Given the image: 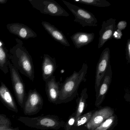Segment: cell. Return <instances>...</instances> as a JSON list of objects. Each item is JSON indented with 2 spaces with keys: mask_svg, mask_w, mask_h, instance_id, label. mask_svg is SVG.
Returning <instances> with one entry per match:
<instances>
[{
  "mask_svg": "<svg viewBox=\"0 0 130 130\" xmlns=\"http://www.w3.org/2000/svg\"><path fill=\"white\" fill-rule=\"evenodd\" d=\"M125 58L128 64L130 63V39H128L125 47Z\"/></svg>",
  "mask_w": 130,
  "mask_h": 130,
  "instance_id": "obj_25",
  "label": "cell"
},
{
  "mask_svg": "<svg viewBox=\"0 0 130 130\" xmlns=\"http://www.w3.org/2000/svg\"><path fill=\"white\" fill-rule=\"evenodd\" d=\"M87 89L85 88L82 90L79 97L77 101V107L75 111L76 121L78 118L83 115L87 106V99L88 98Z\"/></svg>",
  "mask_w": 130,
  "mask_h": 130,
  "instance_id": "obj_19",
  "label": "cell"
},
{
  "mask_svg": "<svg viewBox=\"0 0 130 130\" xmlns=\"http://www.w3.org/2000/svg\"><path fill=\"white\" fill-rule=\"evenodd\" d=\"M0 100L2 103L9 110L18 112L16 103L8 87L3 82L0 86Z\"/></svg>",
  "mask_w": 130,
  "mask_h": 130,
  "instance_id": "obj_15",
  "label": "cell"
},
{
  "mask_svg": "<svg viewBox=\"0 0 130 130\" xmlns=\"http://www.w3.org/2000/svg\"><path fill=\"white\" fill-rule=\"evenodd\" d=\"M116 20L110 18L103 21L102 28L99 32V38L98 48H101L105 43L112 38V36L116 28Z\"/></svg>",
  "mask_w": 130,
  "mask_h": 130,
  "instance_id": "obj_11",
  "label": "cell"
},
{
  "mask_svg": "<svg viewBox=\"0 0 130 130\" xmlns=\"http://www.w3.org/2000/svg\"><path fill=\"white\" fill-rule=\"evenodd\" d=\"M18 121L30 127L41 130H58L64 127L65 122L55 115H47L38 117L20 116Z\"/></svg>",
  "mask_w": 130,
  "mask_h": 130,
  "instance_id": "obj_3",
  "label": "cell"
},
{
  "mask_svg": "<svg viewBox=\"0 0 130 130\" xmlns=\"http://www.w3.org/2000/svg\"><path fill=\"white\" fill-rule=\"evenodd\" d=\"M112 78V71L111 64L108 67L102 79L98 91L96 92L95 106L99 108L105 100L109 89Z\"/></svg>",
  "mask_w": 130,
  "mask_h": 130,
  "instance_id": "obj_10",
  "label": "cell"
},
{
  "mask_svg": "<svg viewBox=\"0 0 130 130\" xmlns=\"http://www.w3.org/2000/svg\"><path fill=\"white\" fill-rule=\"evenodd\" d=\"M122 32L119 29H117L116 28L112 36V38H114L116 39H120L122 37Z\"/></svg>",
  "mask_w": 130,
  "mask_h": 130,
  "instance_id": "obj_26",
  "label": "cell"
},
{
  "mask_svg": "<svg viewBox=\"0 0 130 130\" xmlns=\"http://www.w3.org/2000/svg\"><path fill=\"white\" fill-rule=\"evenodd\" d=\"M32 6L42 14L54 17H65L70 14L54 0H29Z\"/></svg>",
  "mask_w": 130,
  "mask_h": 130,
  "instance_id": "obj_4",
  "label": "cell"
},
{
  "mask_svg": "<svg viewBox=\"0 0 130 130\" xmlns=\"http://www.w3.org/2000/svg\"><path fill=\"white\" fill-rule=\"evenodd\" d=\"M10 125H0V130H4L8 127H11Z\"/></svg>",
  "mask_w": 130,
  "mask_h": 130,
  "instance_id": "obj_28",
  "label": "cell"
},
{
  "mask_svg": "<svg viewBox=\"0 0 130 130\" xmlns=\"http://www.w3.org/2000/svg\"><path fill=\"white\" fill-rule=\"evenodd\" d=\"M62 1L74 15V22L79 23L83 27L97 26V19L92 13L67 1Z\"/></svg>",
  "mask_w": 130,
  "mask_h": 130,
  "instance_id": "obj_5",
  "label": "cell"
},
{
  "mask_svg": "<svg viewBox=\"0 0 130 130\" xmlns=\"http://www.w3.org/2000/svg\"><path fill=\"white\" fill-rule=\"evenodd\" d=\"M8 64L14 93L19 105L23 109L26 97L25 84L18 70L13 66L10 61Z\"/></svg>",
  "mask_w": 130,
  "mask_h": 130,
  "instance_id": "obj_6",
  "label": "cell"
},
{
  "mask_svg": "<svg viewBox=\"0 0 130 130\" xmlns=\"http://www.w3.org/2000/svg\"><path fill=\"white\" fill-rule=\"evenodd\" d=\"M76 122V116L75 112L73 113L68 119L67 121L65 123L64 127L65 130H70L71 128L75 125Z\"/></svg>",
  "mask_w": 130,
  "mask_h": 130,
  "instance_id": "obj_23",
  "label": "cell"
},
{
  "mask_svg": "<svg viewBox=\"0 0 130 130\" xmlns=\"http://www.w3.org/2000/svg\"><path fill=\"white\" fill-rule=\"evenodd\" d=\"M43 100L36 89L30 90L25 100L23 109L26 115H36L42 108Z\"/></svg>",
  "mask_w": 130,
  "mask_h": 130,
  "instance_id": "obj_7",
  "label": "cell"
},
{
  "mask_svg": "<svg viewBox=\"0 0 130 130\" xmlns=\"http://www.w3.org/2000/svg\"><path fill=\"white\" fill-rule=\"evenodd\" d=\"M127 26V23L125 21H121L116 25V28L121 31L124 30Z\"/></svg>",
  "mask_w": 130,
  "mask_h": 130,
  "instance_id": "obj_27",
  "label": "cell"
},
{
  "mask_svg": "<svg viewBox=\"0 0 130 130\" xmlns=\"http://www.w3.org/2000/svg\"><path fill=\"white\" fill-rule=\"evenodd\" d=\"M57 62L55 58L48 54H44L42 65V79L46 82L52 76L57 68Z\"/></svg>",
  "mask_w": 130,
  "mask_h": 130,
  "instance_id": "obj_14",
  "label": "cell"
},
{
  "mask_svg": "<svg viewBox=\"0 0 130 130\" xmlns=\"http://www.w3.org/2000/svg\"><path fill=\"white\" fill-rule=\"evenodd\" d=\"M6 124L11 125V121L6 115L0 113V125Z\"/></svg>",
  "mask_w": 130,
  "mask_h": 130,
  "instance_id": "obj_24",
  "label": "cell"
},
{
  "mask_svg": "<svg viewBox=\"0 0 130 130\" xmlns=\"http://www.w3.org/2000/svg\"><path fill=\"white\" fill-rule=\"evenodd\" d=\"M7 0H0V4H5L7 3Z\"/></svg>",
  "mask_w": 130,
  "mask_h": 130,
  "instance_id": "obj_30",
  "label": "cell"
},
{
  "mask_svg": "<svg viewBox=\"0 0 130 130\" xmlns=\"http://www.w3.org/2000/svg\"><path fill=\"white\" fill-rule=\"evenodd\" d=\"M74 2L99 7H108L111 4L106 0H73Z\"/></svg>",
  "mask_w": 130,
  "mask_h": 130,
  "instance_id": "obj_21",
  "label": "cell"
},
{
  "mask_svg": "<svg viewBox=\"0 0 130 130\" xmlns=\"http://www.w3.org/2000/svg\"><path fill=\"white\" fill-rule=\"evenodd\" d=\"M88 68L87 64L84 63L78 72L74 71L72 75L66 78L61 84L56 105L69 102L76 97L80 84L86 80L85 77Z\"/></svg>",
  "mask_w": 130,
  "mask_h": 130,
  "instance_id": "obj_2",
  "label": "cell"
},
{
  "mask_svg": "<svg viewBox=\"0 0 130 130\" xmlns=\"http://www.w3.org/2000/svg\"><path fill=\"white\" fill-rule=\"evenodd\" d=\"M95 111V110L90 111L80 116L76 121L74 125L76 127H80L88 123Z\"/></svg>",
  "mask_w": 130,
  "mask_h": 130,
  "instance_id": "obj_22",
  "label": "cell"
},
{
  "mask_svg": "<svg viewBox=\"0 0 130 130\" xmlns=\"http://www.w3.org/2000/svg\"><path fill=\"white\" fill-rule=\"evenodd\" d=\"M16 42L17 44L10 50L9 59L18 71L33 82L35 70L31 56L24 47L22 40L16 38Z\"/></svg>",
  "mask_w": 130,
  "mask_h": 130,
  "instance_id": "obj_1",
  "label": "cell"
},
{
  "mask_svg": "<svg viewBox=\"0 0 130 130\" xmlns=\"http://www.w3.org/2000/svg\"><path fill=\"white\" fill-rule=\"evenodd\" d=\"M110 52L109 48H106L101 53L96 67L95 80V90L98 91L102 79L110 64Z\"/></svg>",
  "mask_w": 130,
  "mask_h": 130,
  "instance_id": "obj_9",
  "label": "cell"
},
{
  "mask_svg": "<svg viewBox=\"0 0 130 130\" xmlns=\"http://www.w3.org/2000/svg\"><path fill=\"white\" fill-rule=\"evenodd\" d=\"M118 116L114 114L94 130H112L118 124Z\"/></svg>",
  "mask_w": 130,
  "mask_h": 130,
  "instance_id": "obj_20",
  "label": "cell"
},
{
  "mask_svg": "<svg viewBox=\"0 0 130 130\" xmlns=\"http://www.w3.org/2000/svg\"><path fill=\"white\" fill-rule=\"evenodd\" d=\"M4 130H20L19 127L16 128H11V127H8L7 128Z\"/></svg>",
  "mask_w": 130,
  "mask_h": 130,
  "instance_id": "obj_29",
  "label": "cell"
},
{
  "mask_svg": "<svg viewBox=\"0 0 130 130\" xmlns=\"http://www.w3.org/2000/svg\"><path fill=\"white\" fill-rule=\"evenodd\" d=\"M9 53L5 44L0 40V70L5 74L9 71Z\"/></svg>",
  "mask_w": 130,
  "mask_h": 130,
  "instance_id": "obj_18",
  "label": "cell"
},
{
  "mask_svg": "<svg viewBox=\"0 0 130 130\" xmlns=\"http://www.w3.org/2000/svg\"><path fill=\"white\" fill-rule=\"evenodd\" d=\"M45 82V91L48 101L56 105L59 98L61 84L56 81L55 76H53Z\"/></svg>",
  "mask_w": 130,
  "mask_h": 130,
  "instance_id": "obj_13",
  "label": "cell"
},
{
  "mask_svg": "<svg viewBox=\"0 0 130 130\" xmlns=\"http://www.w3.org/2000/svg\"><path fill=\"white\" fill-rule=\"evenodd\" d=\"M115 114L114 109L108 106H104L95 110L90 121L86 124L89 130H94L103 122Z\"/></svg>",
  "mask_w": 130,
  "mask_h": 130,
  "instance_id": "obj_8",
  "label": "cell"
},
{
  "mask_svg": "<svg viewBox=\"0 0 130 130\" xmlns=\"http://www.w3.org/2000/svg\"><path fill=\"white\" fill-rule=\"evenodd\" d=\"M94 33L78 32L74 33L70 37L71 41L75 47L79 49L92 42L94 40Z\"/></svg>",
  "mask_w": 130,
  "mask_h": 130,
  "instance_id": "obj_17",
  "label": "cell"
},
{
  "mask_svg": "<svg viewBox=\"0 0 130 130\" xmlns=\"http://www.w3.org/2000/svg\"><path fill=\"white\" fill-rule=\"evenodd\" d=\"M5 129H6V128H5Z\"/></svg>",
  "mask_w": 130,
  "mask_h": 130,
  "instance_id": "obj_31",
  "label": "cell"
},
{
  "mask_svg": "<svg viewBox=\"0 0 130 130\" xmlns=\"http://www.w3.org/2000/svg\"><path fill=\"white\" fill-rule=\"evenodd\" d=\"M41 24L44 29L55 41L64 46H70V45L66 36L61 31L48 22L43 21Z\"/></svg>",
  "mask_w": 130,
  "mask_h": 130,
  "instance_id": "obj_16",
  "label": "cell"
},
{
  "mask_svg": "<svg viewBox=\"0 0 130 130\" xmlns=\"http://www.w3.org/2000/svg\"><path fill=\"white\" fill-rule=\"evenodd\" d=\"M6 27L10 33L22 39H28L37 36V34L33 30L22 23H10L7 25Z\"/></svg>",
  "mask_w": 130,
  "mask_h": 130,
  "instance_id": "obj_12",
  "label": "cell"
}]
</instances>
